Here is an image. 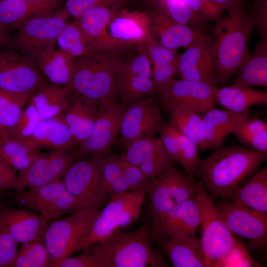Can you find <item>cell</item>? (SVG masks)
<instances>
[{"mask_svg": "<svg viewBox=\"0 0 267 267\" xmlns=\"http://www.w3.org/2000/svg\"><path fill=\"white\" fill-rule=\"evenodd\" d=\"M216 19L209 38L217 89L225 86L250 56L249 46L255 28L249 12L241 4Z\"/></svg>", "mask_w": 267, "mask_h": 267, "instance_id": "6da1fadb", "label": "cell"}, {"mask_svg": "<svg viewBox=\"0 0 267 267\" xmlns=\"http://www.w3.org/2000/svg\"><path fill=\"white\" fill-rule=\"evenodd\" d=\"M267 160V151L244 146H222L200 159L198 177L214 202L230 195Z\"/></svg>", "mask_w": 267, "mask_h": 267, "instance_id": "7a4b0ae2", "label": "cell"}, {"mask_svg": "<svg viewBox=\"0 0 267 267\" xmlns=\"http://www.w3.org/2000/svg\"><path fill=\"white\" fill-rule=\"evenodd\" d=\"M153 240L150 222L147 221L134 230L115 233L86 248L99 267H169L162 254L154 248Z\"/></svg>", "mask_w": 267, "mask_h": 267, "instance_id": "3957f363", "label": "cell"}, {"mask_svg": "<svg viewBox=\"0 0 267 267\" xmlns=\"http://www.w3.org/2000/svg\"><path fill=\"white\" fill-rule=\"evenodd\" d=\"M120 56L88 52L76 57L71 90L97 104L106 99H117L116 66Z\"/></svg>", "mask_w": 267, "mask_h": 267, "instance_id": "277c9868", "label": "cell"}, {"mask_svg": "<svg viewBox=\"0 0 267 267\" xmlns=\"http://www.w3.org/2000/svg\"><path fill=\"white\" fill-rule=\"evenodd\" d=\"M99 212L94 208H84L47 225L44 232V241L49 256L50 267H56L62 260L78 252Z\"/></svg>", "mask_w": 267, "mask_h": 267, "instance_id": "5b68a950", "label": "cell"}, {"mask_svg": "<svg viewBox=\"0 0 267 267\" xmlns=\"http://www.w3.org/2000/svg\"><path fill=\"white\" fill-rule=\"evenodd\" d=\"M146 191H132L113 195L109 203L96 218L78 252L90 245L100 242L116 233L121 227L135 222L142 212Z\"/></svg>", "mask_w": 267, "mask_h": 267, "instance_id": "8992f818", "label": "cell"}, {"mask_svg": "<svg viewBox=\"0 0 267 267\" xmlns=\"http://www.w3.org/2000/svg\"><path fill=\"white\" fill-rule=\"evenodd\" d=\"M199 181L191 173L180 171L173 163L150 180L146 193L149 200L150 221H154L195 195Z\"/></svg>", "mask_w": 267, "mask_h": 267, "instance_id": "52a82bcc", "label": "cell"}, {"mask_svg": "<svg viewBox=\"0 0 267 267\" xmlns=\"http://www.w3.org/2000/svg\"><path fill=\"white\" fill-rule=\"evenodd\" d=\"M195 195L200 213L202 246L209 267H212L232 248L237 239L228 229L201 180Z\"/></svg>", "mask_w": 267, "mask_h": 267, "instance_id": "ba28073f", "label": "cell"}, {"mask_svg": "<svg viewBox=\"0 0 267 267\" xmlns=\"http://www.w3.org/2000/svg\"><path fill=\"white\" fill-rule=\"evenodd\" d=\"M11 200L19 207L42 215L49 222L65 214L86 208L68 191L61 179L42 186L16 191Z\"/></svg>", "mask_w": 267, "mask_h": 267, "instance_id": "9c48e42d", "label": "cell"}, {"mask_svg": "<svg viewBox=\"0 0 267 267\" xmlns=\"http://www.w3.org/2000/svg\"><path fill=\"white\" fill-rule=\"evenodd\" d=\"M106 158V155H97L79 159L61 178L68 191L86 208L100 211L108 197L101 180Z\"/></svg>", "mask_w": 267, "mask_h": 267, "instance_id": "30bf717a", "label": "cell"}, {"mask_svg": "<svg viewBox=\"0 0 267 267\" xmlns=\"http://www.w3.org/2000/svg\"><path fill=\"white\" fill-rule=\"evenodd\" d=\"M68 17L63 7L29 19L10 40L12 49L29 58L40 51L54 48Z\"/></svg>", "mask_w": 267, "mask_h": 267, "instance_id": "8fae6325", "label": "cell"}, {"mask_svg": "<svg viewBox=\"0 0 267 267\" xmlns=\"http://www.w3.org/2000/svg\"><path fill=\"white\" fill-rule=\"evenodd\" d=\"M116 99H108L99 103L98 114L89 135L72 151L76 159L110 153L120 131L126 108L124 104L118 103Z\"/></svg>", "mask_w": 267, "mask_h": 267, "instance_id": "7c38bea8", "label": "cell"}, {"mask_svg": "<svg viewBox=\"0 0 267 267\" xmlns=\"http://www.w3.org/2000/svg\"><path fill=\"white\" fill-rule=\"evenodd\" d=\"M119 56L116 66L117 90L126 107L156 92L152 79V67L147 55L136 50L124 60Z\"/></svg>", "mask_w": 267, "mask_h": 267, "instance_id": "4fadbf2b", "label": "cell"}, {"mask_svg": "<svg viewBox=\"0 0 267 267\" xmlns=\"http://www.w3.org/2000/svg\"><path fill=\"white\" fill-rule=\"evenodd\" d=\"M122 7L121 6L95 7L74 19L88 42V52L123 55L130 51L131 45L113 38L106 30L110 22Z\"/></svg>", "mask_w": 267, "mask_h": 267, "instance_id": "5bb4252c", "label": "cell"}, {"mask_svg": "<svg viewBox=\"0 0 267 267\" xmlns=\"http://www.w3.org/2000/svg\"><path fill=\"white\" fill-rule=\"evenodd\" d=\"M232 234L246 239L247 246L263 250L267 245V213L240 207L225 198L214 202Z\"/></svg>", "mask_w": 267, "mask_h": 267, "instance_id": "9a60e30c", "label": "cell"}, {"mask_svg": "<svg viewBox=\"0 0 267 267\" xmlns=\"http://www.w3.org/2000/svg\"><path fill=\"white\" fill-rule=\"evenodd\" d=\"M46 82L25 55L13 49L0 52V89L31 97Z\"/></svg>", "mask_w": 267, "mask_h": 267, "instance_id": "2e32d148", "label": "cell"}, {"mask_svg": "<svg viewBox=\"0 0 267 267\" xmlns=\"http://www.w3.org/2000/svg\"><path fill=\"white\" fill-rule=\"evenodd\" d=\"M76 159L72 151L51 150L41 153L30 166L19 172L14 189L21 191L60 180Z\"/></svg>", "mask_w": 267, "mask_h": 267, "instance_id": "e0dca14e", "label": "cell"}, {"mask_svg": "<svg viewBox=\"0 0 267 267\" xmlns=\"http://www.w3.org/2000/svg\"><path fill=\"white\" fill-rule=\"evenodd\" d=\"M162 119L154 95L131 103L126 107L121 124L120 132L123 142L153 137Z\"/></svg>", "mask_w": 267, "mask_h": 267, "instance_id": "ac0fdd59", "label": "cell"}, {"mask_svg": "<svg viewBox=\"0 0 267 267\" xmlns=\"http://www.w3.org/2000/svg\"><path fill=\"white\" fill-rule=\"evenodd\" d=\"M150 222L153 240L193 234L200 226V213L196 195Z\"/></svg>", "mask_w": 267, "mask_h": 267, "instance_id": "d6986e66", "label": "cell"}, {"mask_svg": "<svg viewBox=\"0 0 267 267\" xmlns=\"http://www.w3.org/2000/svg\"><path fill=\"white\" fill-rule=\"evenodd\" d=\"M124 144V158L137 167L148 179L157 177L174 163L160 138H139Z\"/></svg>", "mask_w": 267, "mask_h": 267, "instance_id": "ffe728a7", "label": "cell"}, {"mask_svg": "<svg viewBox=\"0 0 267 267\" xmlns=\"http://www.w3.org/2000/svg\"><path fill=\"white\" fill-rule=\"evenodd\" d=\"M107 27L111 37L134 46L137 50L156 41L152 35L150 18L145 11H128L122 8Z\"/></svg>", "mask_w": 267, "mask_h": 267, "instance_id": "44dd1931", "label": "cell"}, {"mask_svg": "<svg viewBox=\"0 0 267 267\" xmlns=\"http://www.w3.org/2000/svg\"><path fill=\"white\" fill-rule=\"evenodd\" d=\"M177 73L181 79L205 83L217 89L209 36L201 37L180 55Z\"/></svg>", "mask_w": 267, "mask_h": 267, "instance_id": "7402d4cb", "label": "cell"}, {"mask_svg": "<svg viewBox=\"0 0 267 267\" xmlns=\"http://www.w3.org/2000/svg\"><path fill=\"white\" fill-rule=\"evenodd\" d=\"M216 89L203 82L174 79L160 97L163 106L171 112L179 104L189 102L203 113L215 108Z\"/></svg>", "mask_w": 267, "mask_h": 267, "instance_id": "603a6c76", "label": "cell"}, {"mask_svg": "<svg viewBox=\"0 0 267 267\" xmlns=\"http://www.w3.org/2000/svg\"><path fill=\"white\" fill-rule=\"evenodd\" d=\"M249 116V112L238 113L215 108L206 112L200 126L198 148L205 151L223 146L234 127Z\"/></svg>", "mask_w": 267, "mask_h": 267, "instance_id": "cb8c5ba5", "label": "cell"}, {"mask_svg": "<svg viewBox=\"0 0 267 267\" xmlns=\"http://www.w3.org/2000/svg\"><path fill=\"white\" fill-rule=\"evenodd\" d=\"M50 222L42 215L24 207L0 208V224L21 244L44 237Z\"/></svg>", "mask_w": 267, "mask_h": 267, "instance_id": "d4e9b609", "label": "cell"}, {"mask_svg": "<svg viewBox=\"0 0 267 267\" xmlns=\"http://www.w3.org/2000/svg\"><path fill=\"white\" fill-rule=\"evenodd\" d=\"M153 38L161 45L172 49L187 48L206 35L202 29L178 23L152 9H146Z\"/></svg>", "mask_w": 267, "mask_h": 267, "instance_id": "484cf974", "label": "cell"}, {"mask_svg": "<svg viewBox=\"0 0 267 267\" xmlns=\"http://www.w3.org/2000/svg\"><path fill=\"white\" fill-rule=\"evenodd\" d=\"M156 241L173 267H209L201 238L194 234L167 236Z\"/></svg>", "mask_w": 267, "mask_h": 267, "instance_id": "4316f807", "label": "cell"}, {"mask_svg": "<svg viewBox=\"0 0 267 267\" xmlns=\"http://www.w3.org/2000/svg\"><path fill=\"white\" fill-rule=\"evenodd\" d=\"M29 58L47 82L59 86L70 87L75 57L54 48L37 52Z\"/></svg>", "mask_w": 267, "mask_h": 267, "instance_id": "83f0119b", "label": "cell"}, {"mask_svg": "<svg viewBox=\"0 0 267 267\" xmlns=\"http://www.w3.org/2000/svg\"><path fill=\"white\" fill-rule=\"evenodd\" d=\"M98 112V104L74 93L71 89L64 120L77 147L89 135Z\"/></svg>", "mask_w": 267, "mask_h": 267, "instance_id": "f1b7e54d", "label": "cell"}, {"mask_svg": "<svg viewBox=\"0 0 267 267\" xmlns=\"http://www.w3.org/2000/svg\"><path fill=\"white\" fill-rule=\"evenodd\" d=\"M31 150L46 148L72 151L77 147L64 120H42L31 137L24 144Z\"/></svg>", "mask_w": 267, "mask_h": 267, "instance_id": "f546056e", "label": "cell"}, {"mask_svg": "<svg viewBox=\"0 0 267 267\" xmlns=\"http://www.w3.org/2000/svg\"><path fill=\"white\" fill-rule=\"evenodd\" d=\"M70 94L69 87L46 82L32 95L29 103L35 107L41 120H64Z\"/></svg>", "mask_w": 267, "mask_h": 267, "instance_id": "4dcf8cb0", "label": "cell"}, {"mask_svg": "<svg viewBox=\"0 0 267 267\" xmlns=\"http://www.w3.org/2000/svg\"><path fill=\"white\" fill-rule=\"evenodd\" d=\"M57 5L30 0H0V25L18 29L29 19L55 10Z\"/></svg>", "mask_w": 267, "mask_h": 267, "instance_id": "1f68e13d", "label": "cell"}, {"mask_svg": "<svg viewBox=\"0 0 267 267\" xmlns=\"http://www.w3.org/2000/svg\"><path fill=\"white\" fill-rule=\"evenodd\" d=\"M225 199L239 206L267 213V167L258 170Z\"/></svg>", "mask_w": 267, "mask_h": 267, "instance_id": "d6a6232c", "label": "cell"}, {"mask_svg": "<svg viewBox=\"0 0 267 267\" xmlns=\"http://www.w3.org/2000/svg\"><path fill=\"white\" fill-rule=\"evenodd\" d=\"M215 99L216 102H218L226 110L238 113L247 112L253 106L267 105V91L252 87L230 85L217 89Z\"/></svg>", "mask_w": 267, "mask_h": 267, "instance_id": "836d02e7", "label": "cell"}, {"mask_svg": "<svg viewBox=\"0 0 267 267\" xmlns=\"http://www.w3.org/2000/svg\"><path fill=\"white\" fill-rule=\"evenodd\" d=\"M242 87H267V41L257 44L254 51L230 84Z\"/></svg>", "mask_w": 267, "mask_h": 267, "instance_id": "e575fe53", "label": "cell"}, {"mask_svg": "<svg viewBox=\"0 0 267 267\" xmlns=\"http://www.w3.org/2000/svg\"><path fill=\"white\" fill-rule=\"evenodd\" d=\"M145 6L194 28L202 29L205 24L206 21L192 10L188 0H146Z\"/></svg>", "mask_w": 267, "mask_h": 267, "instance_id": "d590c367", "label": "cell"}, {"mask_svg": "<svg viewBox=\"0 0 267 267\" xmlns=\"http://www.w3.org/2000/svg\"><path fill=\"white\" fill-rule=\"evenodd\" d=\"M171 113L170 126L198 145L200 126L202 117L197 106L189 102H183L177 106Z\"/></svg>", "mask_w": 267, "mask_h": 267, "instance_id": "8d00e7d4", "label": "cell"}, {"mask_svg": "<svg viewBox=\"0 0 267 267\" xmlns=\"http://www.w3.org/2000/svg\"><path fill=\"white\" fill-rule=\"evenodd\" d=\"M40 150H31L18 142L0 137V161L15 171H22L41 154Z\"/></svg>", "mask_w": 267, "mask_h": 267, "instance_id": "74e56055", "label": "cell"}, {"mask_svg": "<svg viewBox=\"0 0 267 267\" xmlns=\"http://www.w3.org/2000/svg\"><path fill=\"white\" fill-rule=\"evenodd\" d=\"M234 134L244 146L262 151H267V126L257 118H246L232 129Z\"/></svg>", "mask_w": 267, "mask_h": 267, "instance_id": "f35d334b", "label": "cell"}, {"mask_svg": "<svg viewBox=\"0 0 267 267\" xmlns=\"http://www.w3.org/2000/svg\"><path fill=\"white\" fill-rule=\"evenodd\" d=\"M31 97L15 94L0 89V137L19 119L23 107Z\"/></svg>", "mask_w": 267, "mask_h": 267, "instance_id": "ab89813d", "label": "cell"}, {"mask_svg": "<svg viewBox=\"0 0 267 267\" xmlns=\"http://www.w3.org/2000/svg\"><path fill=\"white\" fill-rule=\"evenodd\" d=\"M50 267L44 237L21 244L9 267Z\"/></svg>", "mask_w": 267, "mask_h": 267, "instance_id": "60d3db41", "label": "cell"}, {"mask_svg": "<svg viewBox=\"0 0 267 267\" xmlns=\"http://www.w3.org/2000/svg\"><path fill=\"white\" fill-rule=\"evenodd\" d=\"M150 180L145 178L137 167L127 161L121 175L109 188L108 196L132 191H146Z\"/></svg>", "mask_w": 267, "mask_h": 267, "instance_id": "b9f144b4", "label": "cell"}, {"mask_svg": "<svg viewBox=\"0 0 267 267\" xmlns=\"http://www.w3.org/2000/svg\"><path fill=\"white\" fill-rule=\"evenodd\" d=\"M41 120L35 107L29 103L16 124L1 137L24 144L31 137Z\"/></svg>", "mask_w": 267, "mask_h": 267, "instance_id": "7bdbcfd3", "label": "cell"}, {"mask_svg": "<svg viewBox=\"0 0 267 267\" xmlns=\"http://www.w3.org/2000/svg\"><path fill=\"white\" fill-rule=\"evenodd\" d=\"M59 49L76 58L88 53V42L73 20L66 24L56 41Z\"/></svg>", "mask_w": 267, "mask_h": 267, "instance_id": "ee69618b", "label": "cell"}, {"mask_svg": "<svg viewBox=\"0 0 267 267\" xmlns=\"http://www.w3.org/2000/svg\"><path fill=\"white\" fill-rule=\"evenodd\" d=\"M173 129L179 149L180 164L184 171L198 177V165L200 160L198 145L189 137Z\"/></svg>", "mask_w": 267, "mask_h": 267, "instance_id": "f6af8a7d", "label": "cell"}, {"mask_svg": "<svg viewBox=\"0 0 267 267\" xmlns=\"http://www.w3.org/2000/svg\"><path fill=\"white\" fill-rule=\"evenodd\" d=\"M212 267H263L250 255L246 245L238 239L232 248Z\"/></svg>", "mask_w": 267, "mask_h": 267, "instance_id": "bcb514c9", "label": "cell"}, {"mask_svg": "<svg viewBox=\"0 0 267 267\" xmlns=\"http://www.w3.org/2000/svg\"><path fill=\"white\" fill-rule=\"evenodd\" d=\"M178 61L152 66L151 79L156 93L159 96L167 90L175 79L178 71Z\"/></svg>", "mask_w": 267, "mask_h": 267, "instance_id": "7dc6e473", "label": "cell"}, {"mask_svg": "<svg viewBox=\"0 0 267 267\" xmlns=\"http://www.w3.org/2000/svg\"><path fill=\"white\" fill-rule=\"evenodd\" d=\"M130 0H66L64 8L69 16L74 19L86 10L98 6H123Z\"/></svg>", "mask_w": 267, "mask_h": 267, "instance_id": "c3c4849f", "label": "cell"}, {"mask_svg": "<svg viewBox=\"0 0 267 267\" xmlns=\"http://www.w3.org/2000/svg\"><path fill=\"white\" fill-rule=\"evenodd\" d=\"M126 162L123 155L110 154L106 156L102 170L101 180L107 192L112 184L121 175Z\"/></svg>", "mask_w": 267, "mask_h": 267, "instance_id": "681fc988", "label": "cell"}, {"mask_svg": "<svg viewBox=\"0 0 267 267\" xmlns=\"http://www.w3.org/2000/svg\"><path fill=\"white\" fill-rule=\"evenodd\" d=\"M138 51L147 55L152 66L178 61L180 55L177 49L166 48L157 41L148 44Z\"/></svg>", "mask_w": 267, "mask_h": 267, "instance_id": "f907efd6", "label": "cell"}, {"mask_svg": "<svg viewBox=\"0 0 267 267\" xmlns=\"http://www.w3.org/2000/svg\"><path fill=\"white\" fill-rule=\"evenodd\" d=\"M156 132L158 133L171 159L180 164L179 149L173 128L162 119L158 123Z\"/></svg>", "mask_w": 267, "mask_h": 267, "instance_id": "816d5d0a", "label": "cell"}, {"mask_svg": "<svg viewBox=\"0 0 267 267\" xmlns=\"http://www.w3.org/2000/svg\"><path fill=\"white\" fill-rule=\"evenodd\" d=\"M17 243L0 224V267H9L18 252Z\"/></svg>", "mask_w": 267, "mask_h": 267, "instance_id": "f5cc1de1", "label": "cell"}, {"mask_svg": "<svg viewBox=\"0 0 267 267\" xmlns=\"http://www.w3.org/2000/svg\"><path fill=\"white\" fill-rule=\"evenodd\" d=\"M192 10L206 21L217 19L224 11L214 0H188Z\"/></svg>", "mask_w": 267, "mask_h": 267, "instance_id": "db71d44e", "label": "cell"}, {"mask_svg": "<svg viewBox=\"0 0 267 267\" xmlns=\"http://www.w3.org/2000/svg\"><path fill=\"white\" fill-rule=\"evenodd\" d=\"M249 14L262 40L267 41V0H254Z\"/></svg>", "mask_w": 267, "mask_h": 267, "instance_id": "11a10c76", "label": "cell"}, {"mask_svg": "<svg viewBox=\"0 0 267 267\" xmlns=\"http://www.w3.org/2000/svg\"><path fill=\"white\" fill-rule=\"evenodd\" d=\"M77 256L68 257L62 260L56 267H99L94 256L88 248Z\"/></svg>", "mask_w": 267, "mask_h": 267, "instance_id": "9f6ffc18", "label": "cell"}, {"mask_svg": "<svg viewBox=\"0 0 267 267\" xmlns=\"http://www.w3.org/2000/svg\"><path fill=\"white\" fill-rule=\"evenodd\" d=\"M17 176L16 171L0 161V192L6 189H14Z\"/></svg>", "mask_w": 267, "mask_h": 267, "instance_id": "6f0895ef", "label": "cell"}, {"mask_svg": "<svg viewBox=\"0 0 267 267\" xmlns=\"http://www.w3.org/2000/svg\"><path fill=\"white\" fill-rule=\"evenodd\" d=\"M216 3L227 12L230 11L243 4L241 0H214Z\"/></svg>", "mask_w": 267, "mask_h": 267, "instance_id": "680465c9", "label": "cell"}, {"mask_svg": "<svg viewBox=\"0 0 267 267\" xmlns=\"http://www.w3.org/2000/svg\"><path fill=\"white\" fill-rule=\"evenodd\" d=\"M9 34V30L0 25V49L7 42Z\"/></svg>", "mask_w": 267, "mask_h": 267, "instance_id": "91938a15", "label": "cell"}, {"mask_svg": "<svg viewBox=\"0 0 267 267\" xmlns=\"http://www.w3.org/2000/svg\"><path fill=\"white\" fill-rule=\"evenodd\" d=\"M30 0L58 3L59 0Z\"/></svg>", "mask_w": 267, "mask_h": 267, "instance_id": "94428289", "label": "cell"}, {"mask_svg": "<svg viewBox=\"0 0 267 267\" xmlns=\"http://www.w3.org/2000/svg\"><path fill=\"white\" fill-rule=\"evenodd\" d=\"M4 206H6L5 205V203L3 201L2 197L0 196V208H1V207H3Z\"/></svg>", "mask_w": 267, "mask_h": 267, "instance_id": "6125c7cd", "label": "cell"}, {"mask_svg": "<svg viewBox=\"0 0 267 267\" xmlns=\"http://www.w3.org/2000/svg\"><path fill=\"white\" fill-rule=\"evenodd\" d=\"M249 0H241V1H242V3H243V4H244V3L245 2L248 1H249Z\"/></svg>", "mask_w": 267, "mask_h": 267, "instance_id": "be15d7a7", "label": "cell"}]
</instances>
